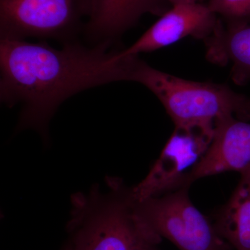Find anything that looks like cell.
I'll return each mask as SVG.
<instances>
[{"label": "cell", "mask_w": 250, "mask_h": 250, "mask_svg": "<svg viewBox=\"0 0 250 250\" xmlns=\"http://www.w3.org/2000/svg\"><path fill=\"white\" fill-rule=\"evenodd\" d=\"M202 1H203V0H200V2H201Z\"/></svg>", "instance_id": "obj_15"}, {"label": "cell", "mask_w": 250, "mask_h": 250, "mask_svg": "<svg viewBox=\"0 0 250 250\" xmlns=\"http://www.w3.org/2000/svg\"><path fill=\"white\" fill-rule=\"evenodd\" d=\"M250 167V123L233 116L215 122L214 135L207 152L188 174L186 185L208 176L243 172Z\"/></svg>", "instance_id": "obj_8"}, {"label": "cell", "mask_w": 250, "mask_h": 250, "mask_svg": "<svg viewBox=\"0 0 250 250\" xmlns=\"http://www.w3.org/2000/svg\"><path fill=\"white\" fill-rule=\"evenodd\" d=\"M220 236L236 250H250V167L228 202L218 210L213 222Z\"/></svg>", "instance_id": "obj_11"}, {"label": "cell", "mask_w": 250, "mask_h": 250, "mask_svg": "<svg viewBox=\"0 0 250 250\" xmlns=\"http://www.w3.org/2000/svg\"><path fill=\"white\" fill-rule=\"evenodd\" d=\"M209 9L229 24L247 23L250 18V0H209Z\"/></svg>", "instance_id": "obj_12"}, {"label": "cell", "mask_w": 250, "mask_h": 250, "mask_svg": "<svg viewBox=\"0 0 250 250\" xmlns=\"http://www.w3.org/2000/svg\"><path fill=\"white\" fill-rule=\"evenodd\" d=\"M168 4L167 0H93L83 30L95 45L113 44L143 15L161 16L168 11Z\"/></svg>", "instance_id": "obj_9"}, {"label": "cell", "mask_w": 250, "mask_h": 250, "mask_svg": "<svg viewBox=\"0 0 250 250\" xmlns=\"http://www.w3.org/2000/svg\"><path fill=\"white\" fill-rule=\"evenodd\" d=\"M93 0H0L1 38L74 41Z\"/></svg>", "instance_id": "obj_5"}, {"label": "cell", "mask_w": 250, "mask_h": 250, "mask_svg": "<svg viewBox=\"0 0 250 250\" xmlns=\"http://www.w3.org/2000/svg\"><path fill=\"white\" fill-rule=\"evenodd\" d=\"M206 57L216 65H231V79L243 85L250 81V25L229 24L218 20L214 31L205 41Z\"/></svg>", "instance_id": "obj_10"}, {"label": "cell", "mask_w": 250, "mask_h": 250, "mask_svg": "<svg viewBox=\"0 0 250 250\" xmlns=\"http://www.w3.org/2000/svg\"><path fill=\"white\" fill-rule=\"evenodd\" d=\"M106 184L107 192L96 186L72 197L70 250H154L162 238L136 216L132 188L120 179L108 178Z\"/></svg>", "instance_id": "obj_2"}, {"label": "cell", "mask_w": 250, "mask_h": 250, "mask_svg": "<svg viewBox=\"0 0 250 250\" xmlns=\"http://www.w3.org/2000/svg\"><path fill=\"white\" fill-rule=\"evenodd\" d=\"M171 6L181 4H187V3L200 2V0H167Z\"/></svg>", "instance_id": "obj_13"}, {"label": "cell", "mask_w": 250, "mask_h": 250, "mask_svg": "<svg viewBox=\"0 0 250 250\" xmlns=\"http://www.w3.org/2000/svg\"><path fill=\"white\" fill-rule=\"evenodd\" d=\"M62 250H70V247L67 245V243L65 245V247H63V248H62Z\"/></svg>", "instance_id": "obj_14"}, {"label": "cell", "mask_w": 250, "mask_h": 250, "mask_svg": "<svg viewBox=\"0 0 250 250\" xmlns=\"http://www.w3.org/2000/svg\"><path fill=\"white\" fill-rule=\"evenodd\" d=\"M218 22L208 5L200 2L174 5L134 44L121 49L125 56L139 55L172 45L188 36L205 41Z\"/></svg>", "instance_id": "obj_7"}, {"label": "cell", "mask_w": 250, "mask_h": 250, "mask_svg": "<svg viewBox=\"0 0 250 250\" xmlns=\"http://www.w3.org/2000/svg\"><path fill=\"white\" fill-rule=\"evenodd\" d=\"M128 81L141 83L157 97L176 128L213 138L215 122L233 116L250 120V98L228 85L194 82L157 70L139 59H130Z\"/></svg>", "instance_id": "obj_3"}, {"label": "cell", "mask_w": 250, "mask_h": 250, "mask_svg": "<svg viewBox=\"0 0 250 250\" xmlns=\"http://www.w3.org/2000/svg\"><path fill=\"white\" fill-rule=\"evenodd\" d=\"M212 139L200 131L174 128L146 178L132 188L135 200L141 201L187 187L188 174L207 152Z\"/></svg>", "instance_id": "obj_6"}, {"label": "cell", "mask_w": 250, "mask_h": 250, "mask_svg": "<svg viewBox=\"0 0 250 250\" xmlns=\"http://www.w3.org/2000/svg\"><path fill=\"white\" fill-rule=\"evenodd\" d=\"M189 187L135 204L138 218L152 232L180 250H232L219 235L213 222L192 203Z\"/></svg>", "instance_id": "obj_4"}, {"label": "cell", "mask_w": 250, "mask_h": 250, "mask_svg": "<svg viewBox=\"0 0 250 250\" xmlns=\"http://www.w3.org/2000/svg\"><path fill=\"white\" fill-rule=\"evenodd\" d=\"M108 42L87 47L75 41L54 48L44 41L1 38L0 98L22 106L19 129L47 136L49 120L61 104L88 88L127 81L129 57L109 50Z\"/></svg>", "instance_id": "obj_1"}]
</instances>
